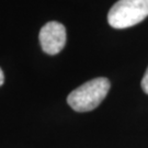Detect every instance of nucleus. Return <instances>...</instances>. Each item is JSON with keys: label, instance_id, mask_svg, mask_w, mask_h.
Returning <instances> with one entry per match:
<instances>
[{"label": "nucleus", "instance_id": "f257e3e1", "mask_svg": "<svg viewBox=\"0 0 148 148\" xmlns=\"http://www.w3.org/2000/svg\"><path fill=\"white\" fill-rule=\"evenodd\" d=\"M110 87L109 79L104 77L95 78L71 91L67 97V102L77 112L92 111L106 99Z\"/></svg>", "mask_w": 148, "mask_h": 148}, {"label": "nucleus", "instance_id": "f03ea898", "mask_svg": "<svg viewBox=\"0 0 148 148\" xmlns=\"http://www.w3.org/2000/svg\"><path fill=\"white\" fill-rule=\"evenodd\" d=\"M148 16V0H119L112 5L108 22L114 29H126Z\"/></svg>", "mask_w": 148, "mask_h": 148}, {"label": "nucleus", "instance_id": "7ed1b4c3", "mask_svg": "<svg viewBox=\"0 0 148 148\" xmlns=\"http://www.w3.org/2000/svg\"><path fill=\"white\" fill-rule=\"evenodd\" d=\"M38 37L43 51L48 55H56L66 44V29L59 22L51 21L41 29Z\"/></svg>", "mask_w": 148, "mask_h": 148}, {"label": "nucleus", "instance_id": "20e7f679", "mask_svg": "<svg viewBox=\"0 0 148 148\" xmlns=\"http://www.w3.org/2000/svg\"><path fill=\"white\" fill-rule=\"evenodd\" d=\"M140 85H142V89L144 90V92L148 95V67L146 69V73L144 75L143 79H142V82H140Z\"/></svg>", "mask_w": 148, "mask_h": 148}, {"label": "nucleus", "instance_id": "39448f33", "mask_svg": "<svg viewBox=\"0 0 148 148\" xmlns=\"http://www.w3.org/2000/svg\"><path fill=\"white\" fill-rule=\"evenodd\" d=\"M3 81H5V75H3V71L0 68V87L3 85Z\"/></svg>", "mask_w": 148, "mask_h": 148}]
</instances>
